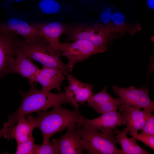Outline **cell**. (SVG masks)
I'll list each match as a JSON object with an SVG mask.
<instances>
[{"label":"cell","instance_id":"1","mask_svg":"<svg viewBox=\"0 0 154 154\" xmlns=\"http://www.w3.org/2000/svg\"><path fill=\"white\" fill-rule=\"evenodd\" d=\"M36 83L30 86V89L26 92L20 90L21 96V104L14 112L8 116L7 121L3 124L5 136L9 137L11 130L19 118L30 113L46 111L54 106L71 103L64 93H54L50 91L45 92L37 89Z\"/></svg>","mask_w":154,"mask_h":154},{"label":"cell","instance_id":"2","mask_svg":"<svg viewBox=\"0 0 154 154\" xmlns=\"http://www.w3.org/2000/svg\"><path fill=\"white\" fill-rule=\"evenodd\" d=\"M53 108L50 112H37L36 117L31 115L35 128H38L42 133L43 143L50 141V138L55 133L75 126L85 118L78 109L70 110L61 105Z\"/></svg>","mask_w":154,"mask_h":154},{"label":"cell","instance_id":"3","mask_svg":"<svg viewBox=\"0 0 154 154\" xmlns=\"http://www.w3.org/2000/svg\"><path fill=\"white\" fill-rule=\"evenodd\" d=\"M17 45L30 60L38 62L42 66L58 68L64 75L69 73L66 64L61 60L60 51L53 50L46 39L38 37L27 41L19 38Z\"/></svg>","mask_w":154,"mask_h":154},{"label":"cell","instance_id":"4","mask_svg":"<svg viewBox=\"0 0 154 154\" xmlns=\"http://www.w3.org/2000/svg\"><path fill=\"white\" fill-rule=\"evenodd\" d=\"M78 132L83 139L85 150L88 154H122L117 147L118 140L105 136L101 132L85 123L75 125Z\"/></svg>","mask_w":154,"mask_h":154},{"label":"cell","instance_id":"5","mask_svg":"<svg viewBox=\"0 0 154 154\" xmlns=\"http://www.w3.org/2000/svg\"><path fill=\"white\" fill-rule=\"evenodd\" d=\"M106 46L96 45L85 40L79 39L73 42L61 43L59 50L62 56L66 57L68 62L66 64L69 72H71L75 64L85 60L90 56L104 52Z\"/></svg>","mask_w":154,"mask_h":154},{"label":"cell","instance_id":"6","mask_svg":"<svg viewBox=\"0 0 154 154\" xmlns=\"http://www.w3.org/2000/svg\"><path fill=\"white\" fill-rule=\"evenodd\" d=\"M7 8L5 21L0 23V29L21 36L29 41L38 37L42 38L40 32L32 24L26 12L15 10L10 7Z\"/></svg>","mask_w":154,"mask_h":154},{"label":"cell","instance_id":"7","mask_svg":"<svg viewBox=\"0 0 154 154\" xmlns=\"http://www.w3.org/2000/svg\"><path fill=\"white\" fill-rule=\"evenodd\" d=\"M112 88L122 102L141 109L154 110V102L149 96V90L145 87L140 89L133 86L124 88L114 84Z\"/></svg>","mask_w":154,"mask_h":154},{"label":"cell","instance_id":"8","mask_svg":"<svg viewBox=\"0 0 154 154\" xmlns=\"http://www.w3.org/2000/svg\"><path fill=\"white\" fill-rule=\"evenodd\" d=\"M117 109L125 118L126 125L125 129L126 134L130 135L134 138L151 116L153 111L149 110H141L123 102L118 106Z\"/></svg>","mask_w":154,"mask_h":154},{"label":"cell","instance_id":"9","mask_svg":"<svg viewBox=\"0 0 154 154\" xmlns=\"http://www.w3.org/2000/svg\"><path fill=\"white\" fill-rule=\"evenodd\" d=\"M80 123L88 124L101 131L106 137L116 140L114 130L117 126L125 125V118L119 112L112 111L102 114L92 119L85 118Z\"/></svg>","mask_w":154,"mask_h":154},{"label":"cell","instance_id":"10","mask_svg":"<svg viewBox=\"0 0 154 154\" xmlns=\"http://www.w3.org/2000/svg\"><path fill=\"white\" fill-rule=\"evenodd\" d=\"M110 32L105 27L99 25H84L72 30L70 38L74 41L85 40L96 45L106 46L110 37Z\"/></svg>","mask_w":154,"mask_h":154},{"label":"cell","instance_id":"11","mask_svg":"<svg viewBox=\"0 0 154 154\" xmlns=\"http://www.w3.org/2000/svg\"><path fill=\"white\" fill-rule=\"evenodd\" d=\"M68 85L64 88V94L75 109H78L79 104H84L90 97L94 94V86L82 82L72 75H67Z\"/></svg>","mask_w":154,"mask_h":154},{"label":"cell","instance_id":"12","mask_svg":"<svg viewBox=\"0 0 154 154\" xmlns=\"http://www.w3.org/2000/svg\"><path fill=\"white\" fill-rule=\"evenodd\" d=\"M15 50V57L10 60L7 69V74L11 73L19 74L27 78L29 84L31 86L35 83V78L40 69L23 54L17 45Z\"/></svg>","mask_w":154,"mask_h":154},{"label":"cell","instance_id":"13","mask_svg":"<svg viewBox=\"0 0 154 154\" xmlns=\"http://www.w3.org/2000/svg\"><path fill=\"white\" fill-rule=\"evenodd\" d=\"M52 142L56 146L59 154H82L85 150L84 140L74 126L66 128L64 135Z\"/></svg>","mask_w":154,"mask_h":154},{"label":"cell","instance_id":"14","mask_svg":"<svg viewBox=\"0 0 154 154\" xmlns=\"http://www.w3.org/2000/svg\"><path fill=\"white\" fill-rule=\"evenodd\" d=\"M18 35L0 29V79L7 75L9 63L16 56Z\"/></svg>","mask_w":154,"mask_h":154},{"label":"cell","instance_id":"15","mask_svg":"<svg viewBox=\"0 0 154 154\" xmlns=\"http://www.w3.org/2000/svg\"><path fill=\"white\" fill-rule=\"evenodd\" d=\"M33 25L41 33L43 38L48 42L50 47L54 50H59L60 37L68 29L63 25L56 21L43 22L41 20L33 21Z\"/></svg>","mask_w":154,"mask_h":154},{"label":"cell","instance_id":"16","mask_svg":"<svg viewBox=\"0 0 154 154\" xmlns=\"http://www.w3.org/2000/svg\"><path fill=\"white\" fill-rule=\"evenodd\" d=\"M108 86L96 94H94L87 101L88 106L94 109L99 114L117 111L122 101L119 97L115 98L107 91Z\"/></svg>","mask_w":154,"mask_h":154},{"label":"cell","instance_id":"17","mask_svg":"<svg viewBox=\"0 0 154 154\" xmlns=\"http://www.w3.org/2000/svg\"><path fill=\"white\" fill-rule=\"evenodd\" d=\"M65 78L62 71L58 68L42 66L35 78V82L41 85V90L48 92L53 89L60 91V86Z\"/></svg>","mask_w":154,"mask_h":154},{"label":"cell","instance_id":"18","mask_svg":"<svg viewBox=\"0 0 154 154\" xmlns=\"http://www.w3.org/2000/svg\"><path fill=\"white\" fill-rule=\"evenodd\" d=\"M64 5L60 0H34L26 12L31 20H40L44 16L57 13Z\"/></svg>","mask_w":154,"mask_h":154},{"label":"cell","instance_id":"19","mask_svg":"<svg viewBox=\"0 0 154 154\" xmlns=\"http://www.w3.org/2000/svg\"><path fill=\"white\" fill-rule=\"evenodd\" d=\"M35 128L30 115L28 116L26 119L23 116L12 128L8 140L14 139L17 144L28 140L32 137L33 131Z\"/></svg>","mask_w":154,"mask_h":154},{"label":"cell","instance_id":"20","mask_svg":"<svg viewBox=\"0 0 154 154\" xmlns=\"http://www.w3.org/2000/svg\"><path fill=\"white\" fill-rule=\"evenodd\" d=\"M114 133L116 135L115 137L121 145L122 154H150L141 148L134 138H129L127 136L125 128L121 131L115 129Z\"/></svg>","mask_w":154,"mask_h":154},{"label":"cell","instance_id":"21","mask_svg":"<svg viewBox=\"0 0 154 154\" xmlns=\"http://www.w3.org/2000/svg\"><path fill=\"white\" fill-rule=\"evenodd\" d=\"M36 144L34 137L17 144L15 154H34Z\"/></svg>","mask_w":154,"mask_h":154},{"label":"cell","instance_id":"22","mask_svg":"<svg viewBox=\"0 0 154 154\" xmlns=\"http://www.w3.org/2000/svg\"><path fill=\"white\" fill-rule=\"evenodd\" d=\"M34 154H59L55 144L49 141L46 143L36 144Z\"/></svg>","mask_w":154,"mask_h":154},{"label":"cell","instance_id":"23","mask_svg":"<svg viewBox=\"0 0 154 154\" xmlns=\"http://www.w3.org/2000/svg\"><path fill=\"white\" fill-rule=\"evenodd\" d=\"M140 133L154 135V115L152 114L145 123Z\"/></svg>","mask_w":154,"mask_h":154},{"label":"cell","instance_id":"24","mask_svg":"<svg viewBox=\"0 0 154 154\" xmlns=\"http://www.w3.org/2000/svg\"><path fill=\"white\" fill-rule=\"evenodd\" d=\"M136 141L138 140L144 143L153 150H154V135L138 134L134 137Z\"/></svg>","mask_w":154,"mask_h":154},{"label":"cell","instance_id":"25","mask_svg":"<svg viewBox=\"0 0 154 154\" xmlns=\"http://www.w3.org/2000/svg\"><path fill=\"white\" fill-rule=\"evenodd\" d=\"M112 22L116 26H122L125 22V17L123 14L119 12L114 13L112 16Z\"/></svg>","mask_w":154,"mask_h":154},{"label":"cell","instance_id":"26","mask_svg":"<svg viewBox=\"0 0 154 154\" xmlns=\"http://www.w3.org/2000/svg\"><path fill=\"white\" fill-rule=\"evenodd\" d=\"M112 14L108 10L104 11L101 14L100 19L101 21L104 24L107 25L112 20Z\"/></svg>","mask_w":154,"mask_h":154},{"label":"cell","instance_id":"27","mask_svg":"<svg viewBox=\"0 0 154 154\" xmlns=\"http://www.w3.org/2000/svg\"><path fill=\"white\" fill-rule=\"evenodd\" d=\"M147 4L149 8L154 10V0H147Z\"/></svg>","mask_w":154,"mask_h":154},{"label":"cell","instance_id":"28","mask_svg":"<svg viewBox=\"0 0 154 154\" xmlns=\"http://www.w3.org/2000/svg\"><path fill=\"white\" fill-rule=\"evenodd\" d=\"M25 0H8L7 1L8 3H11L15 2H20L24 1Z\"/></svg>","mask_w":154,"mask_h":154},{"label":"cell","instance_id":"29","mask_svg":"<svg viewBox=\"0 0 154 154\" xmlns=\"http://www.w3.org/2000/svg\"><path fill=\"white\" fill-rule=\"evenodd\" d=\"M4 133V130L3 128L1 129H0V138L2 136H3Z\"/></svg>","mask_w":154,"mask_h":154},{"label":"cell","instance_id":"30","mask_svg":"<svg viewBox=\"0 0 154 154\" xmlns=\"http://www.w3.org/2000/svg\"><path fill=\"white\" fill-rule=\"evenodd\" d=\"M83 3L88 2L92 0H77Z\"/></svg>","mask_w":154,"mask_h":154}]
</instances>
